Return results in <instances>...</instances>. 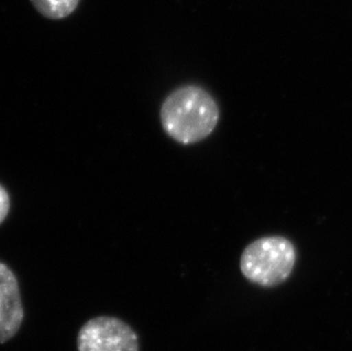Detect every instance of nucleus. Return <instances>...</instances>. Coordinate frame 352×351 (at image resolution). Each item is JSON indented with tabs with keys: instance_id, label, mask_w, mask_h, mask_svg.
<instances>
[{
	"instance_id": "3",
	"label": "nucleus",
	"mask_w": 352,
	"mask_h": 351,
	"mask_svg": "<svg viewBox=\"0 0 352 351\" xmlns=\"http://www.w3.org/2000/svg\"><path fill=\"white\" fill-rule=\"evenodd\" d=\"M78 351H140L138 335L126 321L113 316L91 318L80 328Z\"/></svg>"
},
{
	"instance_id": "5",
	"label": "nucleus",
	"mask_w": 352,
	"mask_h": 351,
	"mask_svg": "<svg viewBox=\"0 0 352 351\" xmlns=\"http://www.w3.org/2000/svg\"><path fill=\"white\" fill-rule=\"evenodd\" d=\"M40 15L50 20H63L79 6L80 0H30Z\"/></svg>"
},
{
	"instance_id": "1",
	"label": "nucleus",
	"mask_w": 352,
	"mask_h": 351,
	"mask_svg": "<svg viewBox=\"0 0 352 351\" xmlns=\"http://www.w3.org/2000/svg\"><path fill=\"white\" fill-rule=\"evenodd\" d=\"M163 130L182 145L202 142L214 131L220 109L214 97L202 87H178L163 100L160 109Z\"/></svg>"
},
{
	"instance_id": "2",
	"label": "nucleus",
	"mask_w": 352,
	"mask_h": 351,
	"mask_svg": "<svg viewBox=\"0 0 352 351\" xmlns=\"http://www.w3.org/2000/svg\"><path fill=\"white\" fill-rule=\"evenodd\" d=\"M296 262L293 243L283 236H267L246 246L241 255V272L251 283L272 288L292 274Z\"/></svg>"
},
{
	"instance_id": "6",
	"label": "nucleus",
	"mask_w": 352,
	"mask_h": 351,
	"mask_svg": "<svg viewBox=\"0 0 352 351\" xmlns=\"http://www.w3.org/2000/svg\"><path fill=\"white\" fill-rule=\"evenodd\" d=\"M10 210V193L0 184V225L5 222Z\"/></svg>"
},
{
	"instance_id": "4",
	"label": "nucleus",
	"mask_w": 352,
	"mask_h": 351,
	"mask_svg": "<svg viewBox=\"0 0 352 351\" xmlns=\"http://www.w3.org/2000/svg\"><path fill=\"white\" fill-rule=\"evenodd\" d=\"M23 321V302L16 275L6 264L0 262V345L19 333Z\"/></svg>"
}]
</instances>
